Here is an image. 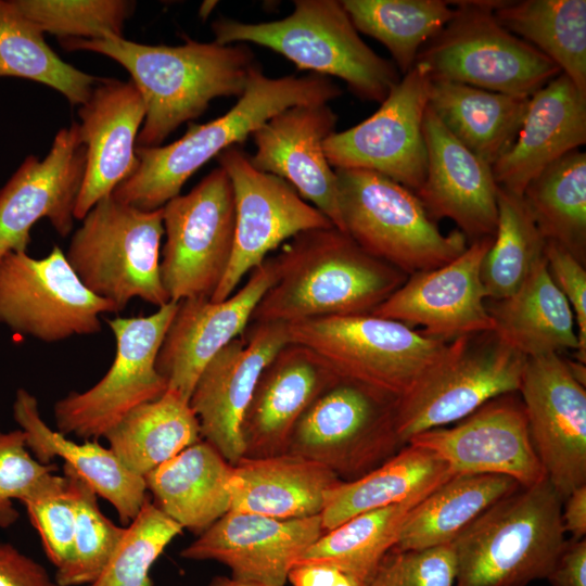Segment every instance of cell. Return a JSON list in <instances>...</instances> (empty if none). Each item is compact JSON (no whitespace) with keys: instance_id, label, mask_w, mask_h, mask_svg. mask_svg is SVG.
<instances>
[{"instance_id":"obj_1","label":"cell","mask_w":586,"mask_h":586,"mask_svg":"<svg viewBox=\"0 0 586 586\" xmlns=\"http://www.w3.org/2000/svg\"><path fill=\"white\" fill-rule=\"evenodd\" d=\"M68 51H90L119 63L145 104L137 146H158L183 123L203 114L211 101L240 97L257 64L245 43L187 39L179 46H149L123 37L63 39Z\"/></svg>"},{"instance_id":"obj_2","label":"cell","mask_w":586,"mask_h":586,"mask_svg":"<svg viewBox=\"0 0 586 586\" xmlns=\"http://www.w3.org/2000/svg\"><path fill=\"white\" fill-rule=\"evenodd\" d=\"M272 258L276 278L251 323L372 314L408 278L335 227L301 232Z\"/></svg>"},{"instance_id":"obj_3","label":"cell","mask_w":586,"mask_h":586,"mask_svg":"<svg viewBox=\"0 0 586 586\" xmlns=\"http://www.w3.org/2000/svg\"><path fill=\"white\" fill-rule=\"evenodd\" d=\"M341 94L342 89L330 77L271 78L256 64L244 92L226 114L205 124H190L184 135L169 144L137 146V170L112 194L141 211L162 208L205 163L243 143L276 114L294 105L328 103Z\"/></svg>"},{"instance_id":"obj_4","label":"cell","mask_w":586,"mask_h":586,"mask_svg":"<svg viewBox=\"0 0 586 586\" xmlns=\"http://www.w3.org/2000/svg\"><path fill=\"white\" fill-rule=\"evenodd\" d=\"M562 502L546 477L493 504L451 543L455 586H527L546 579L566 543Z\"/></svg>"},{"instance_id":"obj_5","label":"cell","mask_w":586,"mask_h":586,"mask_svg":"<svg viewBox=\"0 0 586 586\" xmlns=\"http://www.w3.org/2000/svg\"><path fill=\"white\" fill-rule=\"evenodd\" d=\"M284 18L245 23L219 18L212 25L220 44L255 43L280 53L298 69L344 80L360 99L382 103L402 75L359 36L341 1L295 0Z\"/></svg>"},{"instance_id":"obj_6","label":"cell","mask_w":586,"mask_h":586,"mask_svg":"<svg viewBox=\"0 0 586 586\" xmlns=\"http://www.w3.org/2000/svg\"><path fill=\"white\" fill-rule=\"evenodd\" d=\"M289 343L308 349L335 377L398 400L451 354V342L374 316H330L286 323Z\"/></svg>"},{"instance_id":"obj_7","label":"cell","mask_w":586,"mask_h":586,"mask_svg":"<svg viewBox=\"0 0 586 586\" xmlns=\"http://www.w3.org/2000/svg\"><path fill=\"white\" fill-rule=\"evenodd\" d=\"M343 231L373 257L407 276L458 257L469 245L441 232L413 191L372 170L334 169Z\"/></svg>"},{"instance_id":"obj_8","label":"cell","mask_w":586,"mask_h":586,"mask_svg":"<svg viewBox=\"0 0 586 586\" xmlns=\"http://www.w3.org/2000/svg\"><path fill=\"white\" fill-rule=\"evenodd\" d=\"M65 254L82 284L123 310L133 297L170 302L161 279L162 208L141 211L106 195L81 219Z\"/></svg>"},{"instance_id":"obj_9","label":"cell","mask_w":586,"mask_h":586,"mask_svg":"<svg viewBox=\"0 0 586 586\" xmlns=\"http://www.w3.org/2000/svg\"><path fill=\"white\" fill-rule=\"evenodd\" d=\"M455 15L421 49L432 80L530 98L561 69L545 54L499 24V1H451Z\"/></svg>"},{"instance_id":"obj_10","label":"cell","mask_w":586,"mask_h":586,"mask_svg":"<svg viewBox=\"0 0 586 586\" xmlns=\"http://www.w3.org/2000/svg\"><path fill=\"white\" fill-rule=\"evenodd\" d=\"M398 399L337 378L296 423L288 451L321 463L343 482L357 480L402 447L396 428Z\"/></svg>"},{"instance_id":"obj_11","label":"cell","mask_w":586,"mask_h":586,"mask_svg":"<svg viewBox=\"0 0 586 586\" xmlns=\"http://www.w3.org/2000/svg\"><path fill=\"white\" fill-rule=\"evenodd\" d=\"M166 240L160 272L170 302L211 298L230 263L234 240L233 189L227 173L217 167L189 193L163 207Z\"/></svg>"},{"instance_id":"obj_12","label":"cell","mask_w":586,"mask_h":586,"mask_svg":"<svg viewBox=\"0 0 586 586\" xmlns=\"http://www.w3.org/2000/svg\"><path fill=\"white\" fill-rule=\"evenodd\" d=\"M527 357L493 331L455 340L450 356L397 403L403 445L422 432L454 424L487 402L519 392Z\"/></svg>"},{"instance_id":"obj_13","label":"cell","mask_w":586,"mask_h":586,"mask_svg":"<svg viewBox=\"0 0 586 586\" xmlns=\"http://www.w3.org/2000/svg\"><path fill=\"white\" fill-rule=\"evenodd\" d=\"M178 302L149 316L106 319L116 352L106 374L89 390L72 392L54 405L58 431L98 440L135 407L157 399L167 390L156 358Z\"/></svg>"},{"instance_id":"obj_14","label":"cell","mask_w":586,"mask_h":586,"mask_svg":"<svg viewBox=\"0 0 586 586\" xmlns=\"http://www.w3.org/2000/svg\"><path fill=\"white\" fill-rule=\"evenodd\" d=\"M117 307L89 291L59 245L43 258L0 257V322L43 342L101 331L100 316Z\"/></svg>"},{"instance_id":"obj_15","label":"cell","mask_w":586,"mask_h":586,"mask_svg":"<svg viewBox=\"0 0 586 586\" xmlns=\"http://www.w3.org/2000/svg\"><path fill=\"white\" fill-rule=\"evenodd\" d=\"M217 160L232 184L235 227L230 263L211 297L214 302L233 294L242 279L288 240L307 230L334 227L285 180L256 169L240 145L228 148Z\"/></svg>"},{"instance_id":"obj_16","label":"cell","mask_w":586,"mask_h":586,"mask_svg":"<svg viewBox=\"0 0 586 586\" xmlns=\"http://www.w3.org/2000/svg\"><path fill=\"white\" fill-rule=\"evenodd\" d=\"M430 85L428 66L416 62L377 112L324 140L331 167L372 170L416 192L426 173L423 122Z\"/></svg>"},{"instance_id":"obj_17","label":"cell","mask_w":586,"mask_h":586,"mask_svg":"<svg viewBox=\"0 0 586 586\" xmlns=\"http://www.w3.org/2000/svg\"><path fill=\"white\" fill-rule=\"evenodd\" d=\"M519 393L536 454L564 500L586 484L585 386L565 358L548 354L526 359Z\"/></svg>"},{"instance_id":"obj_18","label":"cell","mask_w":586,"mask_h":586,"mask_svg":"<svg viewBox=\"0 0 586 586\" xmlns=\"http://www.w3.org/2000/svg\"><path fill=\"white\" fill-rule=\"evenodd\" d=\"M517 393L498 396L454 425L419 433L407 444L434 451L454 474H497L521 487L535 485L547 475Z\"/></svg>"},{"instance_id":"obj_19","label":"cell","mask_w":586,"mask_h":586,"mask_svg":"<svg viewBox=\"0 0 586 586\" xmlns=\"http://www.w3.org/2000/svg\"><path fill=\"white\" fill-rule=\"evenodd\" d=\"M494 237L470 242L458 257L441 267L408 276L372 315L402 322L423 334L451 342L494 331L486 308L481 267Z\"/></svg>"},{"instance_id":"obj_20","label":"cell","mask_w":586,"mask_h":586,"mask_svg":"<svg viewBox=\"0 0 586 586\" xmlns=\"http://www.w3.org/2000/svg\"><path fill=\"white\" fill-rule=\"evenodd\" d=\"M286 343L285 323L252 322L213 357L195 383L189 403L201 436L232 466L244 454L241 428L258 379Z\"/></svg>"},{"instance_id":"obj_21","label":"cell","mask_w":586,"mask_h":586,"mask_svg":"<svg viewBox=\"0 0 586 586\" xmlns=\"http://www.w3.org/2000/svg\"><path fill=\"white\" fill-rule=\"evenodd\" d=\"M85 167L86 146L76 122L58 131L42 160L29 155L22 163L0 189V257L26 252L31 228L42 218L60 235L71 233Z\"/></svg>"},{"instance_id":"obj_22","label":"cell","mask_w":586,"mask_h":586,"mask_svg":"<svg viewBox=\"0 0 586 586\" xmlns=\"http://www.w3.org/2000/svg\"><path fill=\"white\" fill-rule=\"evenodd\" d=\"M275 278L273 258L267 257L228 298L214 302L192 297L178 302L156 358V370L166 380L167 388L190 402L203 369L245 332Z\"/></svg>"},{"instance_id":"obj_23","label":"cell","mask_w":586,"mask_h":586,"mask_svg":"<svg viewBox=\"0 0 586 586\" xmlns=\"http://www.w3.org/2000/svg\"><path fill=\"white\" fill-rule=\"evenodd\" d=\"M323 533L320 515L281 520L230 510L180 557L219 562L242 583L284 586L291 569Z\"/></svg>"},{"instance_id":"obj_24","label":"cell","mask_w":586,"mask_h":586,"mask_svg":"<svg viewBox=\"0 0 586 586\" xmlns=\"http://www.w3.org/2000/svg\"><path fill=\"white\" fill-rule=\"evenodd\" d=\"M336 122L328 103L288 107L253 132L255 153L249 158L256 169L285 180L344 232L335 170L323 151Z\"/></svg>"},{"instance_id":"obj_25","label":"cell","mask_w":586,"mask_h":586,"mask_svg":"<svg viewBox=\"0 0 586 586\" xmlns=\"http://www.w3.org/2000/svg\"><path fill=\"white\" fill-rule=\"evenodd\" d=\"M78 115L86 167L74 216L82 219L98 201L112 194L137 170V138L145 118V104L131 80L100 78Z\"/></svg>"},{"instance_id":"obj_26","label":"cell","mask_w":586,"mask_h":586,"mask_svg":"<svg viewBox=\"0 0 586 586\" xmlns=\"http://www.w3.org/2000/svg\"><path fill=\"white\" fill-rule=\"evenodd\" d=\"M423 133L426 173L415 194L429 216L451 219L470 242L494 237L498 186L492 166L458 141L429 106Z\"/></svg>"},{"instance_id":"obj_27","label":"cell","mask_w":586,"mask_h":586,"mask_svg":"<svg viewBox=\"0 0 586 586\" xmlns=\"http://www.w3.org/2000/svg\"><path fill=\"white\" fill-rule=\"evenodd\" d=\"M337 379L308 349L286 343L263 370L245 411L243 457L288 451L292 432L310 404Z\"/></svg>"},{"instance_id":"obj_28","label":"cell","mask_w":586,"mask_h":586,"mask_svg":"<svg viewBox=\"0 0 586 586\" xmlns=\"http://www.w3.org/2000/svg\"><path fill=\"white\" fill-rule=\"evenodd\" d=\"M586 142V94L563 73L530 97L511 148L492 166L498 187L522 195L547 166Z\"/></svg>"},{"instance_id":"obj_29","label":"cell","mask_w":586,"mask_h":586,"mask_svg":"<svg viewBox=\"0 0 586 586\" xmlns=\"http://www.w3.org/2000/svg\"><path fill=\"white\" fill-rule=\"evenodd\" d=\"M13 417L25 434L26 446L41 463L54 458L64 460L116 510L119 521L129 524L146 498L144 477L127 470L110 448L97 440L76 443L42 419L38 402L18 388L13 403Z\"/></svg>"},{"instance_id":"obj_30","label":"cell","mask_w":586,"mask_h":586,"mask_svg":"<svg viewBox=\"0 0 586 586\" xmlns=\"http://www.w3.org/2000/svg\"><path fill=\"white\" fill-rule=\"evenodd\" d=\"M341 482L321 463L294 454L242 457L233 464L230 510L281 520L320 515L328 492Z\"/></svg>"},{"instance_id":"obj_31","label":"cell","mask_w":586,"mask_h":586,"mask_svg":"<svg viewBox=\"0 0 586 586\" xmlns=\"http://www.w3.org/2000/svg\"><path fill=\"white\" fill-rule=\"evenodd\" d=\"M232 471L212 444L200 440L143 477L155 506L201 535L231 509Z\"/></svg>"},{"instance_id":"obj_32","label":"cell","mask_w":586,"mask_h":586,"mask_svg":"<svg viewBox=\"0 0 586 586\" xmlns=\"http://www.w3.org/2000/svg\"><path fill=\"white\" fill-rule=\"evenodd\" d=\"M494 333L527 358L578 349L573 310L553 282L545 255L510 296L486 301Z\"/></svg>"},{"instance_id":"obj_33","label":"cell","mask_w":586,"mask_h":586,"mask_svg":"<svg viewBox=\"0 0 586 586\" xmlns=\"http://www.w3.org/2000/svg\"><path fill=\"white\" fill-rule=\"evenodd\" d=\"M528 100L431 79L428 106L458 141L493 166L513 144Z\"/></svg>"},{"instance_id":"obj_34","label":"cell","mask_w":586,"mask_h":586,"mask_svg":"<svg viewBox=\"0 0 586 586\" xmlns=\"http://www.w3.org/2000/svg\"><path fill=\"white\" fill-rule=\"evenodd\" d=\"M453 475L437 454L407 444L364 476L329 491L320 513L322 528L327 532L359 513L426 496Z\"/></svg>"},{"instance_id":"obj_35","label":"cell","mask_w":586,"mask_h":586,"mask_svg":"<svg viewBox=\"0 0 586 586\" xmlns=\"http://www.w3.org/2000/svg\"><path fill=\"white\" fill-rule=\"evenodd\" d=\"M520 487L505 475L454 474L412 508L392 549L421 550L451 544L487 508Z\"/></svg>"},{"instance_id":"obj_36","label":"cell","mask_w":586,"mask_h":586,"mask_svg":"<svg viewBox=\"0 0 586 586\" xmlns=\"http://www.w3.org/2000/svg\"><path fill=\"white\" fill-rule=\"evenodd\" d=\"M103 437L122 464L142 477L202 438L189 400L169 388L128 411Z\"/></svg>"},{"instance_id":"obj_37","label":"cell","mask_w":586,"mask_h":586,"mask_svg":"<svg viewBox=\"0 0 586 586\" xmlns=\"http://www.w3.org/2000/svg\"><path fill=\"white\" fill-rule=\"evenodd\" d=\"M494 15L507 30L550 59L586 94V1H499Z\"/></svg>"},{"instance_id":"obj_38","label":"cell","mask_w":586,"mask_h":586,"mask_svg":"<svg viewBox=\"0 0 586 586\" xmlns=\"http://www.w3.org/2000/svg\"><path fill=\"white\" fill-rule=\"evenodd\" d=\"M425 496L359 513L324 532L296 564L331 565L365 586L395 546L412 508Z\"/></svg>"},{"instance_id":"obj_39","label":"cell","mask_w":586,"mask_h":586,"mask_svg":"<svg viewBox=\"0 0 586 586\" xmlns=\"http://www.w3.org/2000/svg\"><path fill=\"white\" fill-rule=\"evenodd\" d=\"M523 200L546 241L586 263V153L573 150L526 186Z\"/></svg>"},{"instance_id":"obj_40","label":"cell","mask_w":586,"mask_h":586,"mask_svg":"<svg viewBox=\"0 0 586 586\" xmlns=\"http://www.w3.org/2000/svg\"><path fill=\"white\" fill-rule=\"evenodd\" d=\"M0 77H18L59 91L72 105H82L99 77L64 62L46 42L41 29L14 1L0 0Z\"/></svg>"},{"instance_id":"obj_41","label":"cell","mask_w":586,"mask_h":586,"mask_svg":"<svg viewBox=\"0 0 586 586\" xmlns=\"http://www.w3.org/2000/svg\"><path fill=\"white\" fill-rule=\"evenodd\" d=\"M352 23L381 42L403 76L417 61L424 44L455 15L451 1L443 0H343Z\"/></svg>"},{"instance_id":"obj_42","label":"cell","mask_w":586,"mask_h":586,"mask_svg":"<svg viewBox=\"0 0 586 586\" xmlns=\"http://www.w3.org/2000/svg\"><path fill=\"white\" fill-rule=\"evenodd\" d=\"M498 220L494 242L481 267L487 300L510 296L544 258L546 239L522 195L497 189Z\"/></svg>"},{"instance_id":"obj_43","label":"cell","mask_w":586,"mask_h":586,"mask_svg":"<svg viewBox=\"0 0 586 586\" xmlns=\"http://www.w3.org/2000/svg\"><path fill=\"white\" fill-rule=\"evenodd\" d=\"M76 500V524L73 548L67 561L55 570L59 586H80L93 583L102 573L126 527L107 519L98 506V495L71 467L63 466Z\"/></svg>"},{"instance_id":"obj_44","label":"cell","mask_w":586,"mask_h":586,"mask_svg":"<svg viewBox=\"0 0 586 586\" xmlns=\"http://www.w3.org/2000/svg\"><path fill=\"white\" fill-rule=\"evenodd\" d=\"M182 530L146 496L106 566L88 586H153L152 565Z\"/></svg>"},{"instance_id":"obj_45","label":"cell","mask_w":586,"mask_h":586,"mask_svg":"<svg viewBox=\"0 0 586 586\" xmlns=\"http://www.w3.org/2000/svg\"><path fill=\"white\" fill-rule=\"evenodd\" d=\"M17 9L42 33L63 39L123 37L133 1L125 0H14Z\"/></svg>"},{"instance_id":"obj_46","label":"cell","mask_w":586,"mask_h":586,"mask_svg":"<svg viewBox=\"0 0 586 586\" xmlns=\"http://www.w3.org/2000/svg\"><path fill=\"white\" fill-rule=\"evenodd\" d=\"M55 464L39 462L28 450L24 432L0 429V527L18 517L14 500L22 504L62 488L64 475H55Z\"/></svg>"},{"instance_id":"obj_47","label":"cell","mask_w":586,"mask_h":586,"mask_svg":"<svg viewBox=\"0 0 586 586\" xmlns=\"http://www.w3.org/2000/svg\"><path fill=\"white\" fill-rule=\"evenodd\" d=\"M456 557L451 544L398 551L391 549L365 586H455Z\"/></svg>"},{"instance_id":"obj_48","label":"cell","mask_w":586,"mask_h":586,"mask_svg":"<svg viewBox=\"0 0 586 586\" xmlns=\"http://www.w3.org/2000/svg\"><path fill=\"white\" fill-rule=\"evenodd\" d=\"M23 505L40 535L47 558L55 570L61 568L71 556L76 524L75 493L68 479L62 488Z\"/></svg>"},{"instance_id":"obj_49","label":"cell","mask_w":586,"mask_h":586,"mask_svg":"<svg viewBox=\"0 0 586 586\" xmlns=\"http://www.w3.org/2000/svg\"><path fill=\"white\" fill-rule=\"evenodd\" d=\"M548 271L568 300L577 324L578 349L575 358L586 364V270L585 265L552 241L546 242Z\"/></svg>"},{"instance_id":"obj_50","label":"cell","mask_w":586,"mask_h":586,"mask_svg":"<svg viewBox=\"0 0 586 586\" xmlns=\"http://www.w3.org/2000/svg\"><path fill=\"white\" fill-rule=\"evenodd\" d=\"M0 586H59L47 570L11 544L0 543Z\"/></svg>"},{"instance_id":"obj_51","label":"cell","mask_w":586,"mask_h":586,"mask_svg":"<svg viewBox=\"0 0 586 586\" xmlns=\"http://www.w3.org/2000/svg\"><path fill=\"white\" fill-rule=\"evenodd\" d=\"M546 579L552 586H586V538L566 539Z\"/></svg>"},{"instance_id":"obj_52","label":"cell","mask_w":586,"mask_h":586,"mask_svg":"<svg viewBox=\"0 0 586 586\" xmlns=\"http://www.w3.org/2000/svg\"><path fill=\"white\" fill-rule=\"evenodd\" d=\"M292 586H358L340 570L326 564H296L288 575Z\"/></svg>"},{"instance_id":"obj_53","label":"cell","mask_w":586,"mask_h":586,"mask_svg":"<svg viewBox=\"0 0 586 586\" xmlns=\"http://www.w3.org/2000/svg\"><path fill=\"white\" fill-rule=\"evenodd\" d=\"M561 520L563 530L571 539L586 536V484L573 489L562 502Z\"/></svg>"},{"instance_id":"obj_54","label":"cell","mask_w":586,"mask_h":586,"mask_svg":"<svg viewBox=\"0 0 586 586\" xmlns=\"http://www.w3.org/2000/svg\"><path fill=\"white\" fill-rule=\"evenodd\" d=\"M569 369L573 375V378L583 386L586 385V367L585 364L581 361H573L566 359Z\"/></svg>"},{"instance_id":"obj_55","label":"cell","mask_w":586,"mask_h":586,"mask_svg":"<svg viewBox=\"0 0 586 586\" xmlns=\"http://www.w3.org/2000/svg\"><path fill=\"white\" fill-rule=\"evenodd\" d=\"M208 586H260L256 584L242 583L230 576L219 575L212 578Z\"/></svg>"},{"instance_id":"obj_56","label":"cell","mask_w":586,"mask_h":586,"mask_svg":"<svg viewBox=\"0 0 586 586\" xmlns=\"http://www.w3.org/2000/svg\"><path fill=\"white\" fill-rule=\"evenodd\" d=\"M215 5H216L215 1H205L200 9V15L203 18H206Z\"/></svg>"}]
</instances>
